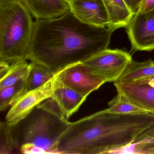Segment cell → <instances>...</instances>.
Instances as JSON below:
<instances>
[{
  "instance_id": "6da1fadb",
  "label": "cell",
  "mask_w": 154,
  "mask_h": 154,
  "mask_svg": "<svg viewBox=\"0 0 154 154\" xmlns=\"http://www.w3.org/2000/svg\"><path fill=\"white\" fill-rule=\"evenodd\" d=\"M117 29L84 24L69 9L56 17L36 19L26 60L43 66L55 75L107 49Z\"/></svg>"
},
{
  "instance_id": "7a4b0ae2",
  "label": "cell",
  "mask_w": 154,
  "mask_h": 154,
  "mask_svg": "<svg viewBox=\"0 0 154 154\" xmlns=\"http://www.w3.org/2000/svg\"><path fill=\"white\" fill-rule=\"evenodd\" d=\"M153 124L154 115L149 112L117 114L105 109L79 119L75 139L85 154H112L130 144Z\"/></svg>"
},
{
  "instance_id": "3957f363",
  "label": "cell",
  "mask_w": 154,
  "mask_h": 154,
  "mask_svg": "<svg viewBox=\"0 0 154 154\" xmlns=\"http://www.w3.org/2000/svg\"><path fill=\"white\" fill-rule=\"evenodd\" d=\"M32 16L19 0H0V61L26 60L34 31Z\"/></svg>"
},
{
  "instance_id": "277c9868",
  "label": "cell",
  "mask_w": 154,
  "mask_h": 154,
  "mask_svg": "<svg viewBox=\"0 0 154 154\" xmlns=\"http://www.w3.org/2000/svg\"><path fill=\"white\" fill-rule=\"evenodd\" d=\"M23 121L20 146L29 143L46 154H58L60 140L71 123L67 119L39 104Z\"/></svg>"
},
{
  "instance_id": "5b68a950",
  "label": "cell",
  "mask_w": 154,
  "mask_h": 154,
  "mask_svg": "<svg viewBox=\"0 0 154 154\" xmlns=\"http://www.w3.org/2000/svg\"><path fill=\"white\" fill-rule=\"evenodd\" d=\"M132 57L120 49H104L82 62L93 74L104 80L105 83L117 82L129 64Z\"/></svg>"
},
{
  "instance_id": "8992f818",
  "label": "cell",
  "mask_w": 154,
  "mask_h": 154,
  "mask_svg": "<svg viewBox=\"0 0 154 154\" xmlns=\"http://www.w3.org/2000/svg\"><path fill=\"white\" fill-rule=\"evenodd\" d=\"M54 75L65 85L86 97L105 83L103 79L93 74L82 63L69 66Z\"/></svg>"
},
{
  "instance_id": "52a82bcc",
  "label": "cell",
  "mask_w": 154,
  "mask_h": 154,
  "mask_svg": "<svg viewBox=\"0 0 154 154\" xmlns=\"http://www.w3.org/2000/svg\"><path fill=\"white\" fill-rule=\"evenodd\" d=\"M131 51L154 50V9L134 14L127 26Z\"/></svg>"
},
{
  "instance_id": "ba28073f",
  "label": "cell",
  "mask_w": 154,
  "mask_h": 154,
  "mask_svg": "<svg viewBox=\"0 0 154 154\" xmlns=\"http://www.w3.org/2000/svg\"><path fill=\"white\" fill-rule=\"evenodd\" d=\"M54 76L42 86L23 94L11 106L6 116V122L17 126L24 120L38 105L51 98L54 91Z\"/></svg>"
},
{
  "instance_id": "9c48e42d",
  "label": "cell",
  "mask_w": 154,
  "mask_h": 154,
  "mask_svg": "<svg viewBox=\"0 0 154 154\" xmlns=\"http://www.w3.org/2000/svg\"><path fill=\"white\" fill-rule=\"evenodd\" d=\"M69 10L81 22L97 27L110 26L109 16L102 0H69Z\"/></svg>"
},
{
  "instance_id": "30bf717a",
  "label": "cell",
  "mask_w": 154,
  "mask_h": 154,
  "mask_svg": "<svg viewBox=\"0 0 154 154\" xmlns=\"http://www.w3.org/2000/svg\"><path fill=\"white\" fill-rule=\"evenodd\" d=\"M117 93L149 113L154 115V86L147 84L128 83L116 82Z\"/></svg>"
},
{
  "instance_id": "8fae6325",
  "label": "cell",
  "mask_w": 154,
  "mask_h": 154,
  "mask_svg": "<svg viewBox=\"0 0 154 154\" xmlns=\"http://www.w3.org/2000/svg\"><path fill=\"white\" fill-rule=\"evenodd\" d=\"M54 91L52 98L56 102L66 119L80 109L87 97L80 95L63 83L54 75Z\"/></svg>"
},
{
  "instance_id": "7c38bea8",
  "label": "cell",
  "mask_w": 154,
  "mask_h": 154,
  "mask_svg": "<svg viewBox=\"0 0 154 154\" xmlns=\"http://www.w3.org/2000/svg\"><path fill=\"white\" fill-rule=\"evenodd\" d=\"M36 19L59 17L69 10L65 0H19Z\"/></svg>"
},
{
  "instance_id": "4fadbf2b",
  "label": "cell",
  "mask_w": 154,
  "mask_h": 154,
  "mask_svg": "<svg viewBox=\"0 0 154 154\" xmlns=\"http://www.w3.org/2000/svg\"><path fill=\"white\" fill-rule=\"evenodd\" d=\"M152 80H154V61L138 62L132 60L117 82L147 84Z\"/></svg>"
},
{
  "instance_id": "5bb4252c",
  "label": "cell",
  "mask_w": 154,
  "mask_h": 154,
  "mask_svg": "<svg viewBox=\"0 0 154 154\" xmlns=\"http://www.w3.org/2000/svg\"><path fill=\"white\" fill-rule=\"evenodd\" d=\"M154 154V124L139 135L133 142L112 154Z\"/></svg>"
},
{
  "instance_id": "9a60e30c",
  "label": "cell",
  "mask_w": 154,
  "mask_h": 154,
  "mask_svg": "<svg viewBox=\"0 0 154 154\" xmlns=\"http://www.w3.org/2000/svg\"><path fill=\"white\" fill-rule=\"evenodd\" d=\"M109 16L110 26L127 27L133 14L123 0H102Z\"/></svg>"
},
{
  "instance_id": "2e32d148",
  "label": "cell",
  "mask_w": 154,
  "mask_h": 154,
  "mask_svg": "<svg viewBox=\"0 0 154 154\" xmlns=\"http://www.w3.org/2000/svg\"><path fill=\"white\" fill-rule=\"evenodd\" d=\"M22 60L11 64L5 74L0 77V89L11 86L20 81H26L30 70V63Z\"/></svg>"
},
{
  "instance_id": "e0dca14e",
  "label": "cell",
  "mask_w": 154,
  "mask_h": 154,
  "mask_svg": "<svg viewBox=\"0 0 154 154\" xmlns=\"http://www.w3.org/2000/svg\"><path fill=\"white\" fill-rule=\"evenodd\" d=\"M30 65L29 73L25 82L24 94L42 86L54 76L41 65L30 62Z\"/></svg>"
},
{
  "instance_id": "ac0fdd59",
  "label": "cell",
  "mask_w": 154,
  "mask_h": 154,
  "mask_svg": "<svg viewBox=\"0 0 154 154\" xmlns=\"http://www.w3.org/2000/svg\"><path fill=\"white\" fill-rule=\"evenodd\" d=\"M5 122L0 124V154H10L15 149H20V143L17 136L15 135L13 128Z\"/></svg>"
},
{
  "instance_id": "d6986e66",
  "label": "cell",
  "mask_w": 154,
  "mask_h": 154,
  "mask_svg": "<svg viewBox=\"0 0 154 154\" xmlns=\"http://www.w3.org/2000/svg\"><path fill=\"white\" fill-rule=\"evenodd\" d=\"M25 81L0 89V111H4L11 106L24 94Z\"/></svg>"
},
{
  "instance_id": "ffe728a7",
  "label": "cell",
  "mask_w": 154,
  "mask_h": 154,
  "mask_svg": "<svg viewBox=\"0 0 154 154\" xmlns=\"http://www.w3.org/2000/svg\"><path fill=\"white\" fill-rule=\"evenodd\" d=\"M108 105L109 107L106 110L110 113L131 114L148 112L136 106L119 94L108 103Z\"/></svg>"
},
{
  "instance_id": "44dd1931",
  "label": "cell",
  "mask_w": 154,
  "mask_h": 154,
  "mask_svg": "<svg viewBox=\"0 0 154 154\" xmlns=\"http://www.w3.org/2000/svg\"><path fill=\"white\" fill-rule=\"evenodd\" d=\"M20 151L23 154H46L43 149L29 143L22 144L20 147Z\"/></svg>"
},
{
  "instance_id": "7402d4cb",
  "label": "cell",
  "mask_w": 154,
  "mask_h": 154,
  "mask_svg": "<svg viewBox=\"0 0 154 154\" xmlns=\"http://www.w3.org/2000/svg\"><path fill=\"white\" fill-rule=\"evenodd\" d=\"M127 7L133 14H136L139 10L142 0H123Z\"/></svg>"
},
{
  "instance_id": "603a6c76",
  "label": "cell",
  "mask_w": 154,
  "mask_h": 154,
  "mask_svg": "<svg viewBox=\"0 0 154 154\" xmlns=\"http://www.w3.org/2000/svg\"><path fill=\"white\" fill-rule=\"evenodd\" d=\"M154 9V0H142L138 11L146 12Z\"/></svg>"
},
{
  "instance_id": "cb8c5ba5",
  "label": "cell",
  "mask_w": 154,
  "mask_h": 154,
  "mask_svg": "<svg viewBox=\"0 0 154 154\" xmlns=\"http://www.w3.org/2000/svg\"><path fill=\"white\" fill-rule=\"evenodd\" d=\"M154 83V80H151L150 82H149L147 84L149 85H151L153 84Z\"/></svg>"
},
{
  "instance_id": "d4e9b609",
  "label": "cell",
  "mask_w": 154,
  "mask_h": 154,
  "mask_svg": "<svg viewBox=\"0 0 154 154\" xmlns=\"http://www.w3.org/2000/svg\"><path fill=\"white\" fill-rule=\"evenodd\" d=\"M151 85V86H154V83L153 84L151 85Z\"/></svg>"
},
{
  "instance_id": "484cf974",
  "label": "cell",
  "mask_w": 154,
  "mask_h": 154,
  "mask_svg": "<svg viewBox=\"0 0 154 154\" xmlns=\"http://www.w3.org/2000/svg\"><path fill=\"white\" fill-rule=\"evenodd\" d=\"M65 1L67 2L68 1H69V0H65Z\"/></svg>"
}]
</instances>
